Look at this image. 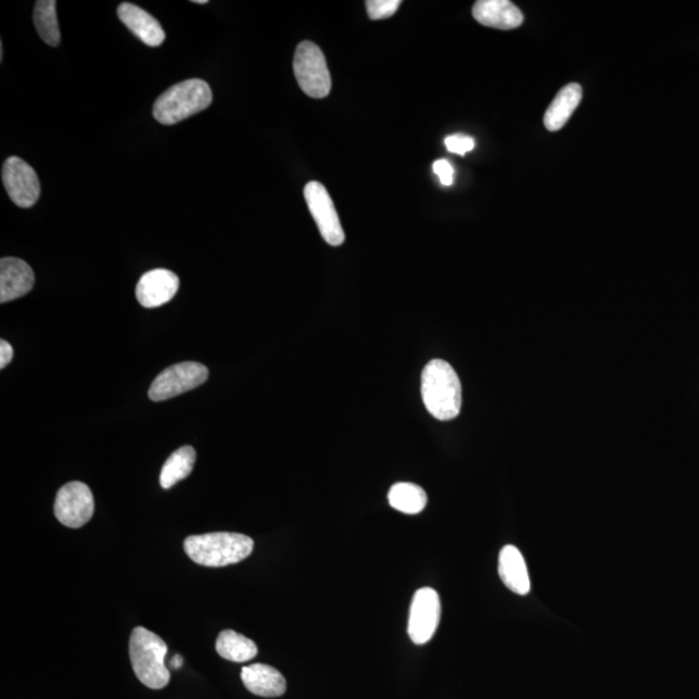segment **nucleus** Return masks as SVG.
<instances>
[{"instance_id":"1","label":"nucleus","mask_w":699,"mask_h":699,"mask_svg":"<svg viewBox=\"0 0 699 699\" xmlns=\"http://www.w3.org/2000/svg\"><path fill=\"white\" fill-rule=\"evenodd\" d=\"M421 394L426 410L439 421L456 419L463 404V389L451 364L434 359L421 376Z\"/></svg>"},{"instance_id":"2","label":"nucleus","mask_w":699,"mask_h":699,"mask_svg":"<svg viewBox=\"0 0 699 699\" xmlns=\"http://www.w3.org/2000/svg\"><path fill=\"white\" fill-rule=\"evenodd\" d=\"M253 549V539L237 533L192 535L184 542L188 557L206 567L237 564L252 555Z\"/></svg>"},{"instance_id":"3","label":"nucleus","mask_w":699,"mask_h":699,"mask_svg":"<svg viewBox=\"0 0 699 699\" xmlns=\"http://www.w3.org/2000/svg\"><path fill=\"white\" fill-rule=\"evenodd\" d=\"M167 645L160 636L144 627H136L130 637V659L136 677L145 687L165 688L170 671L165 663Z\"/></svg>"},{"instance_id":"4","label":"nucleus","mask_w":699,"mask_h":699,"mask_svg":"<svg viewBox=\"0 0 699 699\" xmlns=\"http://www.w3.org/2000/svg\"><path fill=\"white\" fill-rule=\"evenodd\" d=\"M213 101L210 86L202 79H188L171 86L153 105V116L161 125H175L205 111Z\"/></svg>"},{"instance_id":"5","label":"nucleus","mask_w":699,"mask_h":699,"mask_svg":"<svg viewBox=\"0 0 699 699\" xmlns=\"http://www.w3.org/2000/svg\"><path fill=\"white\" fill-rule=\"evenodd\" d=\"M294 76L303 92L310 98H327L332 89V78L323 51L315 43L305 41L298 45L293 61Z\"/></svg>"},{"instance_id":"6","label":"nucleus","mask_w":699,"mask_h":699,"mask_svg":"<svg viewBox=\"0 0 699 699\" xmlns=\"http://www.w3.org/2000/svg\"><path fill=\"white\" fill-rule=\"evenodd\" d=\"M208 368L197 362H184L175 364L173 367L165 369L158 375L149 389V398L153 402H164V400L178 397L199 388L208 380Z\"/></svg>"},{"instance_id":"7","label":"nucleus","mask_w":699,"mask_h":699,"mask_svg":"<svg viewBox=\"0 0 699 699\" xmlns=\"http://www.w3.org/2000/svg\"><path fill=\"white\" fill-rule=\"evenodd\" d=\"M442 606L437 591L425 587L417 589L413 596L408 636L416 645L429 643L441 622Z\"/></svg>"},{"instance_id":"8","label":"nucleus","mask_w":699,"mask_h":699,"mask_svg":"<svg viewBox=\"0 0 699 699\" xmlns=\"http://www.w3.org/2000/svg\"><path fill=\"white\" fill-rule=\"evenodd\" d=\"M94 511V496L85 483L70 482L57 492L55 516L64 526L79 529L91 520Z\"/></svg>"},{"instance_id":"9","label":"nucleus","mask_w":699,"mask_h":699,"mask_svg":"<svg viewBox=\"0 0 699 699\" xmlns=\"http://www.w3.org/2000/svg\"><path fill=\"white\" fill-rule=\"evenodd\" d=\"M303 195L325 243L331 246L344 244L345 231L327 188L322 183L310 182L306 184Z\"/></svg>"},{"instance_id":"10","label":"nucleus","mask_w":699,"mask_h":699,"mask_svg":"<svg viewBox=\"0 0 699 699\" xmlns=\"http://www.w3.org/2000/svg\"><path fill=\"white\" fill-rule=\"evenodd\" d=\"M4 188L13 204L32 208L41 196V184L32 166L19 157H10L2 170Z\"/></svg>"},{"instance_id":"11","label":"nucleus","mask_w":699,"mask_h":699,"mask_svg":"<svg viewBox=\"0 0 699 699\" xmlns=\"http://www.w3.org/2000/svg\"><path fill=\"white\" fill-rule=\"evenodd\" d=\"M174 272L157 268L144 274L136 287V298L145 309H156L173 300L179 289Z\"/></svg>"},{"instance_id":"12","label":"nucleus","mask_w":699,"mask_h":699,"mask_svg":"<svg viewBox=\"0 0 699 699\" xmlns=\"http://www.w3.org/2000/svg\"><path fill=\"white\" fill-rule=\"evenodd\" d=\"M34 281V272L23 259L2 258L0 261V302H11L24 297L33 289Z\"/></svg>"},{"instance_id":"13","label":"nucleus","mask_w":699,"mask_h":699,"mask_svg":"<svg viewBox=\"0 0 699 699\" xmlns=\"http://www.w3.org/2000/svg\"><path fill=\"white\" fill-rule=\"evenodd\" d=\"M118 19L131 33L149 47L161 46L165 41L162 26L152 15L133 3H122L118 6Z\"/></svg>"},{"instance_id":"14","label":"nucleus","mask_w":699,"mask_h":699,"mask_svg":"<svg viewBox=\"0 0 699 699\" xmlns=\"http://www.w3.org/2000/svg\"><path fill=\"white\" fill-rule=\"evenodd\" d=\"M473 17L479 24L500 30L520 28L523 13L509 0H479L473 6Z\"/></svg>"},{"instance_id":"15","label":"nucleus","mask_w":699,"mask_h":699,"mask_svg":"<svg viewBox=\"0 0 699 699\" xmlns=\"http://www.w3.org/2000/svg\"><path fill=\"white\" fill-rule=\"evenodd\" d=\"M499 575L505 587L520 596L529 595L531 580L525 558L514 545H505L499 555Z\"/></svg>"},{"instance_id":"16","label":"nucleus","mask_w":699,"mask_h":699,"mask_svg":"<svg viewBox=\"0 0 699 699\" xmlns=\"http://www.w3.org/2000/svg\"><path fill=\"white\" fill-rule=\"evenodd\" d=\"M241 680L250 693L259 697L274 698L283 696L287 681L276 668L254 663L241 670Z\"/></svg>"},{"instance_id":"17","label":"nucleus","mask_w":699,"mask_h":699,"mask_svg":"<svg viewBox=\"0 0 699 699\" xmlns=\"http://www.w3.org/2000/svg\"><path fill=\"white\" fill-rule=\"evenodd\" d=\"M583 91L578 83H570L556 95L544 114V126L549 131L561 130L582 101Z\"/></svg>"},{"instance_id":"18","label":"nucleus","mask_w":699,"mask_h":699,"mask_svg":"<svg viewBox=\"0 0 699 699\" xmlns=\"http://www.w3.org/2000/svg\"><path fill=\"white\" fill-rule=\"evenodd\" d=\"M215 649L222 658L236 663L252 661L258 654L257 645L253 640L232 630L219 633Z\"/></svg>"},{"instance_id":"19","label":"nucleus","mask_w":699,"mask_h":699,"mask_svg":"<svg viewBox=\"0 0 699 699\" xmlns=\"http://www.w3.org/2000/svg\"><path fill=\"white\" fill-rule=\"evenodd\" d=\"M196 451L191 446H184L173 452L166 460L161 470L160 483L162 489L169 490L178 482L186 479L195 466Z\"/></svg>"},{"instance_id":"20","label":"nucleus","mask_w":699,"mask_h":699,"mask_svg":"<svg viewBox=\"0 0 699 699\" xmlns=\"http://www.w3.org/2000/svg\"><path fill=\"white\" fill-rule=\"evenodd\" d=\"M388 499L391 508L404 514H419L428 503L424 489L408 482L395 483L389 491Z\"/></svg>"},{"instance_id":"21","label":"nucleus","mask_w":699,"mask_h":699,"mask_svg":"<svg viewBox=\"0 0 699 699\" xmlns=\"http://www.w3.org/2000/svg\"><path fill=\"white\" fill-rule=\"evenodd\" d=\"M55 0H38L34 6L35 29L48 46L57 47L61 42L59 23H57Z\"/></svg>"},{"instance_id":"22","label":"nucleus","mask_w":699,"mask_h":699,"mask_svg":"<svg viewBox=\"0 0 699 699\" xmlns=\"http://www.w3.org/2000/svg\"><path fill=\"white\" fill-rule=\"evenodd\" d=\"M400 4L399 0H369L366 3L369 19H389L399 10Z\"/></svg>"},{"instance_id":"23","label":"nucleus","mask_w":699,"mask_h":699,"mask_svg":"<svg viewBox=\"0 0 699 699\" xmlns=\"http://www.w3.org/2000/svg\"><path fill=\"white\" fill-rule=\"evenodd\" d=\"M444 144H446L448 151L460 156H465L466 153L473 151L474 147H476L474 139L464 134L448 136V138L444 140Z\"/></svg>"},{"instance_id":"24","label":"nucleus","mask_w":699,"mask_h":699,"mask_svg":"<svg viewBox=\"0 0 699 699\" xmlns=\"http://www.w3.org/2000/svg\"><path fill=\"white\" fill-rule=\"evenodd\" d=\"M434 173L438 175L443 186L450 187L454 184L455 170L454 166L447 160H437L433 164Z\"/></svg>"},{"instance_id":"25","label":"nucleus","mask_w":699,"mask_h":699,"mask_svg":"<svg viewBox=\"0 0 699 699\" xmlns=\"http://www.w3.org/2000/svg\"><path fill=\"white\" fill-rule=\"evenodd\" d=\"M13 358V349L7 341H0V368H6Z\"/></svg>"},{"instance_id":"26","label":"nucleus","mask_w":699,"mask_h":699,"mask_svg":"<svg viewBox=\"0 0 699 699\" xmlns=\"http://www.w3.org/2000/svg\"><path fill=\"white\" fill-rule=\"evenodd\" d=\"M183 666V658L182 655H175L173 659L170 661V667L174 668V670H178V668Z\"/></svg>"},{"instance_id":"27","label":"nucleus","mask_w":699,"mask_h":699,"mask_svg":"<svg viewBox=\"0 0 699 699\" xmlns=\"http://www.w3.org/2000/svg\"><path fill=\"white\" fill-rule=\"evenodd\" d=\"M3 51H4L3 45H2V43H0V61L3 60Z\"/></svg>"},{"instance_id":"28","label":"nucleus","mask_w":699,"mask_h":699,"mask_svg":"<svg viewBox=\"0 0 699 699\" xmlns=\"http://www.w3.org/2000/svg\"><path fill=\"white\" fill-rule=\"evenodd\" d=\"M193 3H196V4H206V3H208V2H206V0H193Z\"/></svg>"}]
</instances>
